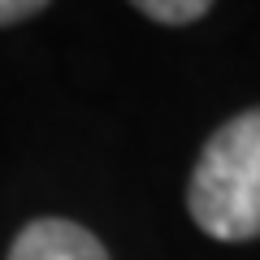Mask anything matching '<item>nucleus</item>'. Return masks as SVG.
<instances>
[{"label":"nucleus","mask_w":260,"mask_h":260,"mask_svg":"<svg viewBox=\"0 0 260 260\" xmlns=\"http://www.w3.org/2000/svg\"><path fill=\"white\" fill-rule=\"evenodd\" d=\"M186 213L217 243L260 239V109L208 135L186 182Z\"/></svg>","instance_id":"nucleus-1"},{"label":"nucleus","mask_w":260,"mask_h":260,"mask_svg":"<svg viewBox=\"0 0 260 260\" xmlns=\"http://www.w3.org/2000/svg\"><path fill=\"white\" fill-rule=\"evenodd\" d=\"M9 260H113L87 225L65 217H35L18 230Z\"/></svg>","instance_id":"nucleus-2"},{"label":"nucleus","mask_w":260,"mask_h":260,"mask_svg":"<svg viewBox=\"0 0 260 260\" xmlns=\"http://www.w3.org/2000/svg\"><path fill=\"white\" fill-rule=\"evenodd\" d=\"M130 5L160 26H191L213 9V0H130Z\"/></svg>","instance_id":"nucleus-3"},{"label":"nucleus","mask_w":260,"mask_h":260,"mask_svg":"<svg viewBox=\"0 0 260 260\" xmlns=\"http://www.w3.org/2000/svg\"><path fill=\"white\" fill-rule=\"evenodd\" d=\"M52 0H0V26H13V22L35 18L39 9H48Z\"/></svg>","instance_id":"nucleus-4"}]
</instances>
